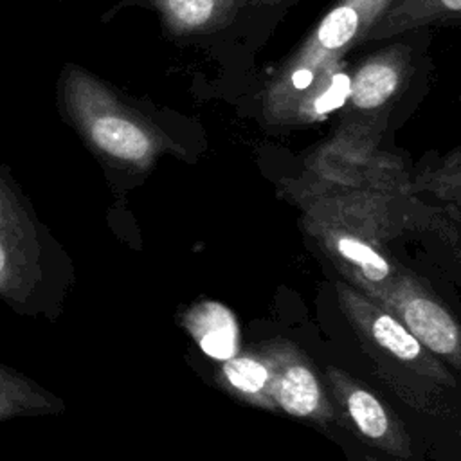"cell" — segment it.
I'll return each mask as SVG.
<instances>
[{
  "instance_id": "obj_1",
  "label": "cell",
  "mask_w": 461,
  "mask_h": 461,
  "mask_svg": "<svg viewBox=\"0 0 461 461\" xmlns=\"http://www.w3.org/2000/svg\"><path fill=\"white\" fill-rule=\"evenodd\" d=\"M297 333L373 385L421 441L429 461H461V373L387 310L324 274L315 321Z\"/></svg>"
},
{
  "instance_id": "obj_2",
  "label": "cell",
  "mask_w": 461,
  "mask_h": 461,
  "mask_svg": "<svg viewBox=\"0 0 461 461\" xmlns=\"http://www.w3.org/2000/svg\"><path fill=\"white\" fill-rule=\"evenodd\" d=\"M425 203L427 198L409 191L349 189L304 196L292 205L324 274L375 297L409 256Z\"/></svg>"
},
{
  "instance_id": "obj_3",
  "label": "cell",
  "mask_w": 461,
  "mask_h": 461,
  "mask_svg": "<svg viewBox=\"0 0 461 461\" xmlns=\"http://www.w3.org/2000/svg\"><path fill=\"white\" fill-rule=\"evenodd\" d=\"M59 99L86 146L108 167L133 180L146 176L164 155L194 162L207 148L196 122L178 115H149L124 103L104 81L77 65L63 68Z\"/></svg>"
},
{
  "instance_id": "obj_4",
  "label": "cell",
  "mask_w": 461,
  "mask_h": 461,
  "mask_svg": "<svg viewBox=\"0 0 461 461\" xmlns=\"http://www.w3.org/2000/svg\"><path fill=\"white\" fill-rule=\"evenodd\" d=\"M258 164L288 203L330 191H407L414 167L396 139L339 126L297 157L274 146L259 148Z\"/></svg>"
},
{
  "instance_id": "obj_5",
  "label": "cell",
  "mask_w": 461,
  "mask_h": 461,
  "mask_svg": "<svg viewBox=\"0 0 461 461\" xmlns=\"http://www.w3.org/2000/svg\"><path fill=\"white\" fill-rule=\"evenodd\" d=\"M74 285L72 256L0 162V301L16 315L54 324Z\"/></svg>"
},
{
  "instance_id": "obj_6",
  "label": "cell",
  "mask_w": 461,
  "mask_h": 461,
  "mask_svg": "<svg viewBox=\"0 0 461 461\" xmlns=\"http://www.w3.org/2000/svg\"><path fill=\"white\" fill-rule=\"evenodd\" d=\"M432 29H412L378 41L349 61V90L335 126L396 139L430 88Z\"/></svg>"
},
{
  "instance_id": "obj_7",
  "label": "cell",
  "mask_w": 461,
  "mask_h": 461,
  "mask_svg": "<svg viewBox=\"0 0 461 461\" xmlns=\"http://www.w3.org/2000/svg\"><path fill=\"white\" fill-rule=\"evenodd\" d=\"M393 0H335L304 38L274 68L256 74L236 99L238 113L250 117L265 133H279L290 106L328 68L360 47L371 25Z\"/></svg>"
},
{
  "instance_id": "obj_8",
  "label": "cell",
  "mask_w": 461,
  "mask_h": 461,
  "mask_svg": "<svg viewBox=\"0 0 461 461\" xmlns=\"http://www.w3.org/2000/svg\"><path fill=\"white\" fill-rule=\"evenodd\" d=\"M301 0H142L166 34L212 58L230 90L256 77V56Z\"/></svg>"
},
{
  "instance_id": "obj_9",
  "label": "cell",
  "mask_w": 461,
  "mask_h": 461,
  "mask_svg": "<svg viewBox=\"0 0 461 461\" xmlns=\"http://www.w3.org/2000/svg\"><path fill=\"white\" fill-rule=\"evenodd\" d=\"M295 339L317 360L344 432L378 454L402 461H429L421 441L373 385L340 366L312 340L299 333Z\"/></svg>"
},
{
  "instance_id": "obj_10",
  "label": "cell",
  "mask_w": 461,
  "mask_h": 461,
  "mask_svg": "<svg viewBox=\"0 0 461 461\" xmlns=\"http://www.w3.org/2000/svg\"><path fill=\"white\" fill-rule=\"evenodd\" d=\"M268 364V412L301 421L326 438L340 429L313 355L290 335L258 339Z\"/></svg>"
},
{
  "instance_id": "obj_11",
  "label": "cell",
  "mask_w": 461,
  "mask_h": 461,
  "mask_svg": "<svg viewBox=\"0 0 461 461\" xmlns=\"http://www.w3.org/2000/svg\"><path fill=\"white\" fill-rule=\"evenodd\" d=\"M412 247L418 261L461 299V207L427 198Z\"/></svg>"
},
{
  "instance_id": "obj_12",
  "label": "cell",
  "mask_w": 461,
  "mask_h": 461,
  "mask_svg": "<svg viewBox=\"0 0 461 461\" xmlns=\"http://www.w3.org/2000/svg\"><path fill=\"white\" fill-rule=\"evenodd\" d=\"M461 27V0H393L360 45H373L412 29Z\"/></svg>"
},
{
  "instance_id": "obj_13",
  "label": "cell",
  "mask_w": 461,
  "mask_h": 461,
  "mask_svg": "<svg viewBox=\"0 0 461 461\" xmlns=\"http://www.w3.org/2000/svg\"><path fill=\"white\" fill-rule=\"evenodd\" d=\"M212 384L232 400L268 412V364L258 340L220 360L212 369Z\"/></svg>"
},
{
  "instance_id": "obj_14",
  "label": "cell",
  "mask_w": 461,
  "mask_h": 461,
  "mask_svg": "<svg viewBox=\"0 0 461 461\" xmlns=\"http://www.w3.org/2000/svg\"><path fill=\"white\" fill-rule=\"evenodd\" d=\"M61 412H65V402L58 394L18 369L0 364V421Z\"/></svg>"
},
{
  "instance_id": "obj_15",
  "label": "cell",
  "mask_w": 461,
  "mask_h": 461,
  "mask_svg": "<svg viewBox=\"0 0 461 461\" xmlns=\"http://www.w3.org/2000/svg\"><path fill=\"white\" fill-rule=\"evenodd\" d=\"M182 326L205 355L225 360L238 351L236 324L229 310L218 303L203 301L191 306L182 317Z\"/></svg>"
},
{
  "instance_id": "obj_16",
  "label": "cell",
  "mask_w": 461,
  "mask_h": 461,
  "mask_svg": "<svg viewBox=\"0 0 461 461\" xmlns=\"http://www.w3.org/2000/svg\"><path fill=\"white\" fill-rule=\"evenodd\" d=\"M407 191L461 207V164L443 162L436 151H429L414 162Z\"/></svg>"
},
{
  "instance_id": "obj_17",
  "label": "cell",
  "mask_w": 461,
  "mask_h": 461,
  "mask_svg": "<svg viewBox=\"0 0 461 461\" xmlns=\"http://www.w3.org/2000/svg\"><path fill=\"white\" fill-rule=\"evenodd\" d=\"M328 439H331L342 450V454L348 461H402V459H394V457H389V456H384V454H378V452L367 448L366 445L358 443L355 438H351L342 429L335 430Z\"/></svg>"
},
{
  "instance_id": "obj_18",
  "label": "cell",
  "mask_w": 461,
  "mask_h": 461,
  "mask_svg": "<svg viewBox=\"0 0 461 461\" xmlns=\"http://www.w3.org/2000/svg\"><path fill=\"white\" fill-rule=\"evenodd\" d=\"M439 158L443 162H448V164H461V140H459V144L454 149H450L445 155H439Z\"/></svg>"
},
{
  "instance_id": "obj_19",
  "label": "cell",
  "mask_w": 461,
  "mask_h": 461,
  "mask_svg": "<svg viewBox=\"0 0 461 461\" xmlns=\"http://www.w3.org/2000/svg\"><path fill=\"white\" fill-rule=\"evenodd\" d=\"M59 2H63V0H59Z\"/></svg>"
}]
</instances>
